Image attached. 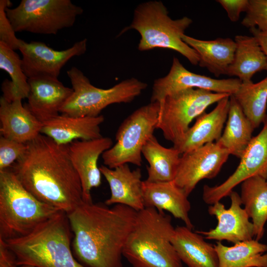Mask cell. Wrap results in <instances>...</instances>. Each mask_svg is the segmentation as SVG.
<instances>
[{
    "instance_id": "6da1fadb",
    "label": "cell",
    "mask_w": 267,
    "mask_h": 267,
    "mask_svg": "<svg viewBox=\"0 0 267 267\" xmlns=\"http://www.w3.org/2000/svg\"><path fill=\"white\" fill-rule=\"evenodd\" d=\"M26 144L25 153L11 169L26 189L67 214L85 202L82 183L67 145H59L42 134Z\"/></svg>"
},
{
    "instance_id": "7a4b0ae2",
    "label": "cell",
    "mask_w": 267,
    "mask_h": 267,
    "mask_svg": "<svg viewBox=\"0 0 267 267\" xmlns=\"http://www.w3.org/2000/svg\"><path fill=\"white\" fill-rule=\"evenodd\" d=\"M137 214L122 204H81L67 214L76 259L86 267H123V249Z\"/></svg>"
},
{
    "instance_id": "3957f363",
    "label": "cell",
    "mask_w": 267,
    "mask_h": 267,
    "mask_svg": "<svg viewBox=\"0 0 267 267\" xmlns=\"http://www.w3.org/2000/svg\"><path fill=\"white\" fill-rule=\"evenodd\" d=\"M67 214L59 211L28 235L4 241L19 266L86 267L75 257Z\"/></svg>"
},
{
    "instance_id": "277c9868",
    "label": "cell",
    "mask_w": 267,
    "mask_h": 267,
    "mask_svg": "<svg viewBox=\"0 0 267 267\" xmlns=\"http://www.w3.org/2000/svg\"><path fill=\"white\" fill-rule=\"evenodd\" d=\"M175 229L170 215L144 208L137 212L123 257L133 267H183L171 242Z\"/></svg>"
},
{
    "instance_id": "5b68a950",
    "label": "cell",
    "mask_w": 267,
    "mask_h": 267,
    "mask_svg": "<svg viewBox=\"0 0 267 267\" xmlns=\"http://www.w3.org/2000/svg\"><path fill=\"white\" fill-rule=\"evenodd\" d=\"M59 211L30 193L11 169L0 171V239L26 236Z\"/></svg>"
},
{
    "instance_id": "8992f818",
    "label": "cell",
    "mask_w": 267,
    "mask_h": 267,
    "mask_svg": "<svg viewBox=\"0 0 267 267\" xmlns=\"http://www.w3.org/2000/svg\"><path fill=\"white\" fill-rule=\"evenodd\" d=\"M192 23V20L186 16L172 19L162 1L150 0L136 6L132 23L123 29L120 35L129 30H135L140 35L139 50L155 48L173 50L185 57L192 65H197L199 61L198 54L182 39Z\"/></svg>"
},
{
    "instance_id": "52a82bcc",
    "label": "cell",
    "mask_w": 267,
    "mask_h": 267,
    "mask_svg": "<svg viewBox=\"0 0 267 267\" xmlns=\"http://www.w3.org/2000/svg\"><path fill=\"white\" fill-rule=\"evenodd\" d=\"M73 92L60 110L62 114L73 117H96L107 106L114 103H129L139 96L147 84L135 78L124 80L103 89L91 83L76 67L67 71Z\"/></svg>"
},
{
    "instance_id": "ba28073f",
    "label": "cell",
    "mask_w": 267,
    "mask_h": 267,
    "mask_svg": "<svg viewBox=\"0 0 267 267\" xmlns=\"http://www.w3.org/2000/svg\"><path fill=\"white\" fill-rule=\"evenodd\" d=\"M83 9L70 0H22L6 13L15 32L55 35L72 27Z\"/></svg>"
},
{
    "instance_id": "9c48e42d",
    "label": "cell",
    "mask_w": 267,
    "mask_h": 267,
    "mask_svg": "<svg viewBox=\"0 0 267 267\" xmlns=\"http://www.w3.org/2000/svg\"><path fill=\"white\" fill-rule=\"evenodd\" d=\"M159 112V103L150 102L127 117L116 133L115 144L102 155L104 165L111 169L128 163L140 167L142 148L154 135Z\"/></svg>"
},
{
    "instance_id": "30bf717a",
    "label": "cell",
    "mask_w": 267,
    "mask_h": 267,
    "mask_svg": "<svg viewBox=\"0 0 267 267\" xmlns=\"http://www.w3.org/2000/svg\"><path fill=\"white\" fill-rule=\"evenodd\" d=\"M230 95L190 89L168 95L160 104L157 129L175 145L183 138L194 119L209 106Z\"/></svg>"
},
{
    "instance_id": "8fae6325",
    "label": "cell",
    "mask_w": 267,
    "mask_h": 267,
    "mask_svg": "<svg viewBox=\"0 0 267 267\" xmlns=\"http://www.w3.org/2000/svg\"><path fill=\"white\" fill-rule=\"evenodd\" d=\"M260 132L253 136L235 171L222 183L203 187L202 198L210 205L228 196L233 189L255 176L267 178V115Z\"/></svg>"
},
{
    "instance_id": "7c38bea8",
    "label": "cell",
    "mask_w": 267,
    "mask_h": 267,
    "mask_svg": "<svg viewBox=\"0 0 267 267\" xmlns=\"http://www.w3.org/2000/svg\"><path fill=\"white\" fill-rule=\"evenodd\" d=\"M241 84L238 78L216 79L191 72L174 57L168 74L154 82L150 102L160 104L168 95L190 89L232 95Z\"/></svg>"
},
{
    "instance_id": "4fadbf2b",
    "label": "cell",
    "mask_w": 267,
    "mask_h": 267,
    "mask_svg": "<svg viewBox=\"0 0 267 267\" xmlns=\"http://www.w3.org/2000/svg\"><path fill=\"white\" fill-rule=\"evenodd\" d=\"M229 155L216 142L183 154L174 181L189 196L200 181L219 174Z\"/></svg>"
},
{
    "instance_id": "5bb4252c",
    "label": "cell",
    "mask_w": 267,
    "mask_h": 267,
    "mask_svg": "<svg viewBox=\"0 0 267 267\" xmlns=\"http://www.w3.org/2000/svg\"><path fill=\"white\" fill-rule=\"evenodd\" d=\"M87 48V39L62 50L53 49L42 42L21 40L19 50L22 56V69L28 79L41 76L58 78L66 63L74 56L84 54Z\"/></svg>"
},
{
    "instance_id": "9a60e30c",
    "label": "cell",
    "mask_w": 267,
    "mask_h": 267,
    "mask_svg": "<svg viewBox=\"0 0 267 267\" xmlns=\"http://www.w3.org/2000/svg\"><path fill=\"white\" fill-rule=\"evenodd\" d=\"M230 206L226 208L220 201L209 205L208 213L216 217V226L208 231H196L205 239L221 242L225 240L235 244L253 239L254 225L242 207L240 195L232 190L229 196Z\"/></svg>"
},
{
    "instance_id": "2e32d148",
    "label": "cell",
    "mask_w": 267,
    "mask_h": 267,
    "mask_svg": "<svg viewBox=\"0 0 267 267\" xmlns=\"http://www.w3.org/2000/svg\"><path fill=\"white\" fill-rule=\"evenodd\" d=\"M108 137L84 140H76L67 145L71 161L80 179L84 201L92 203L91 190L101 184V173L98 167L100 156L113 146Z\"/></svg>"
},
{
    "instance_id": "e0dca14e",
    "label": "cell",
    "mask_w": 267,
    "mask_h": 267,
    "mask_svg": "<svg viewBox=\"0 0 267 267\" xmlns=\"http://www.w3.org/2000/svg\"><path fill=\"white\" fill-rule=\"evenodd\" d=\"M29 92L25 105L41 123L59 115L73 92L58 78L36 77L28 79Z\"/></svg>"
},
{
    "instance_id": "ac0fdd59",
    "label": "cell",
    "mask_w": 267,
    "mask_h": 267,
    "mask_svg": "<svg viewBox=\"0 0 267 267\" xmlns=\"http://www.w3.org/2000/svg\"><path fill=\"white\" fill-rule=\"evenodd\" d=\"M99 170L111 191L110 197L105 201V205H124L137 212L145 208L140 168L131 170L128 164H126L114 169L101 165Z\"/></svg>"
},
{
    "instance_id": "d6986e66",
    "label": "cell",
    "mask_w": 267,
    "mask_h": 267,
    "mask_svg": "<svg viewBox=\"0 0 267 267\" xmlns=\"http://www.w3.org/2000/svg\"><path fill=\"white\" fill-rule=\"evenodd\" d=\"M230 95L218 101L211 112H204L199 116L183 138L174 145L173 147L178 149L181 155L207 143L217 142L220 139L227 118Z\"/></svg>"
},
{
    "instance_id": "ffe728a7",
    "label": "cell",
    "mask_w": 267,
    "mask_h": 267,
    "mask_svg": "<svg viewBox=\"0 0 267 267\" xmlns=\"http://www.w3.org/2000/svg\"><path fill=\"white\" fill-rule=\"evenodd\" d=\"M142 197L145 208H154L160 212L167 211L181 220L185 226L193 229L189 216L191 205L185 192L174 180L142 182Z\"/></svg>"
},
{
    "instance_id": "44dd1931",
    "label": "cell",
    "mask_w": 267,
    "mask_h": 267,
    "mask_svg": "<svg viewBox=\"0 0 267 267\" xmlns=\"http://www.w3.org/2000/svg\"><path fill=\"white\" fill-rule=\"evenodd\" d=\"M104 118L73 117L62 114L43 123L41 134L48 136L57 144L67 145L76 140H91L102 137L100 125Z\"/></svg>"
},
{
    "instance_id": "7402d4cb",
    "label": "cell",
    "mask_w": 267,
    "mask_h": 267,
    "mask_svg": "<svg viewBox=\"0 0 267 267\" xmlns=\"http://www.w3.org/2000/svg\"><path fill=\"white\" fill-rule=\"evenodd\" d=\"M22 99L0 98V132L1 136L26 143L40 134L43 123L22 103Z\"/></svg>"
},
{
    "instance_id": "603a6c76",
    "label": "cell",
    "mask_w": 267,
    "mask_h": 267,
    "mask_svg": "<svg viewBox=\"0 0 267 267\" xmlns=\"http://www.w3.org/2000/svg\"><path fill=\"white\" fill-rule=\"evenodd\" d=\"M171 242L179 259L187 267H219L214 245L186 226L175 228Z\"/></svg>"
},
{
    "instance_id": "cb8c5ba5",
    "label": "cell",
    "mask_w": 267,
    "mask_h": 267,
    "mask_svg": "<svg viewBox=\"0 0 267 267\" xmlns=\"http://www.w3.org/2000/svg\"><path fill=\"white\" fill-rule=\"evenodd\" d=\"M182 40L194 49L199 57L198 64L218 77L226 75L236 50L235 41L229 38L202 40L183 35Z\"/></svg>"
},
{
    "instance_id": "d4e9b609",
    "label": "cell",
    "mask_w": 267,
    "mask_h": 267,
    "mask_svg": "<svg viewBox=\"0 0 267 267\" xmlns=\"http://www.w3.org/2000/svg\"><path fill=\"white\" fill-rule=\"evenodd\" d=\"M234 41V57L226 75L247 82L251 81L256 73L267 70V58L255 37L237 35Z\"/></svg>"
},
{
    "instance_id": "484cf974",
    "label": "cell",
    "mask_w": 267,
    "mask_h": 267,
    "mask_svg": "<svg viewBox=\"0 0 267 267\" xmlns=\"http://www.w3.org/2000/svg\"><path fill=\"white\" fill-rule=\"evenodd\" d=\"M226 122L224 131L216 142L230 155L240 159L253 137L255 129L232 94L230 96Z\"/></svg>"
},
{
    "instance_id": "4316f807",
    "label": "cell",
    "mask_w": 267,
    "mask_h": 267,
    "mask_svg": "<svg viewBox=\"0 0 267 267\" xmlns=\"http://www.w3.org/2000/svg\"><path fill=\"white\" fill-rule=\"evenodd\" d=\"M142 154L149 164L147 167V181L164 182L174 180L181 157L178 149L162 146L153 135L143 146Z\"/></svg>"
},
{
    "instance_id": "83f0119b",
    "label": "cell",
    "mask_w": 267,
    "mask_h": 267,
    "mask_svg": "<svg viewBox=\"0 0 267 267\" xmlns=\"http://www.w3.org/2000/svg\"><path fill=\"white\" fill-rule=\"evenodd\" d=\"M241 184V201L254 225L255 239L259 241L263 237L267 221V180L262 176H255Z\"/></svg>"
},
{
    "instance_id": "f1b7e54d",
    "label": "cell",
    "mask_w": 267,
    "mask_h": 267,
    "mask_svg": "<svg viewBox=\"0 0 267 267\" xmlns=\"http://www.w3.org/2000/svg\"><path fill=\"white\" fill-rule=\"evenodd\" d=\"M219 267H267V245L256 239L227 246L217 241L214 245Z\"/></svg>"
},
{
    "instance_id": "f546056e",
    "label": "cell",
    "mask_w": 267,
    "mask_h": 267,
    "mask_svg": "<svg viewBox=\"0 0 267 267\" xmlns=\"http://www.w3.org/2000/svg\"><path fill=\"white\" fill-rule=\"evenodd\" d=\"M255 129L267 115V76L257 83L241 82L232 94Z\"/></svg>"
},
{
    "instance_id": "4dcf8cb0",
    "label": "cell",
    "mask_w": 267,
    "mask_h": 267,
    "mask_svg": "<svg viewBox=\"0 0 267 267\" xmlns=\"http://www.w3.org/2000/svg\"><path fill=\"white\" fill-rule=\"evenodd\" d=\"M0 68L9 75L1 85L3 96L7 100L27 98L29 92L28 78L22 67V59L14 50L0 42Z\"/></svg>"
},
{
    "instance_id": "1f68e13d",
    "label": "cell",
    "mask_w": 267,
    "mask_h": 267,
    "mask_svg": "<svg viewBox=\"0 0 267 267\" xmlns=\"http://www.w3.org/2000/svg\"><path fill=\"white\" fill-rule=\"evenodd\" d=\"M241 24L249 29L267 31V0H249Z\"/></svg>"
},
{
    "instance_id": "d6a6232c",
    "label": "cell",
    "mask_w": 267,
    "mask_h": 267,
    "mask_svg": "<svg viewBox=\"0 0 267 267\" xmlns=\"http://www.w3.org/2000/svg\"><path fill=\"white\" fill-rule=\"evenodd\" d=\"M26 149V143L19 142L1 135L0 171L9 169L13 163L24 155Z\"/></svg>"
},
{
    "instance_id": "836d02e7",
    "label": "cell",
    "mask_w": 267,
    "mask_h": 267,
    "mask_svg": "<svg viewBox=\"0 0 267 267\" xmlns=\"http://www.w3.org/2000/svg\"><path fill=\"white\" fill-rule=\"evenodd\" d=\"M11 5L10 0H0V42L16 50H19L22 40L16 37L15 32L6 15V9Z\"/></svg>"
},
{
    "instance_id": "e575fe53",
    "label": "cell",
    "mask_w": 267,
    "mask_h": 267,
    "mask_svg": "<svg viewBox=\"0 0 267 267\" xmlns=\"http://www.w3.org/2000/svg\"><path fill=\"white\" fill-rule=\"evenodd\" d=\"M249 0H218L217 1L225 9L230 20L235 22L239 20L241 13L246 11Z\"/></svg>"
},
{
    "instance_id": "d590c367",
    "label": "cell",
    "mask_w": 267,
    "mask_h": 267,
    "mask_svg": "<svg viewBox=\"0 0 267 267\" xmlns=\"http://www.w3.org/2000/svg\"><path fill=\"white\" fill-rule=\"evenodd\" d=\"M15 256L5 242L0 239V267H18Z\"/></svg>"
},
{
    "instance_id": "8d00e7d4",
    "label": "cell",
    "mask_w": 267,
    "mask_h": 267,
    "mask_svg": "<svg viewBox=\"0 0 267 267\" xmlns=\"http://www.w3.org/2000/svg\"><path fill=\"white\" fill-rule=\"evenodd\" d=\"M251 33L258 40L259 44L267 58V31H262L256 28L250 29Z\"/></svg>"
},
{
    "instance_id": "74e56055",
    "label": "cell",
    "mask_w": 267,
    "mask_h": 267,
    "mask_svg": "<svg viewBox=\"0 0 267 267\" xmlns=\"http://www.w3.org/2000/svg\"><path fill=\"white\" fill-rule=\"evenodd\" d=\"M20 267H36L30 266V265H22V266H20Z\"/></svg>"
},
{
    "instance_id": "f35d334b",
    "label": "cell",
    "mask_w": 267,
    "mask_h": 267,
    "mask_svg": "<svg viewBox=\"0 0 267 267\" xmlns=\"http://www.w3.org/2000/svg\"><path fill=\"white\" fill-rule=\"evenodd\" d=\"M266 180H267V178H266Z\"/></svg>"
}]
</instances>
